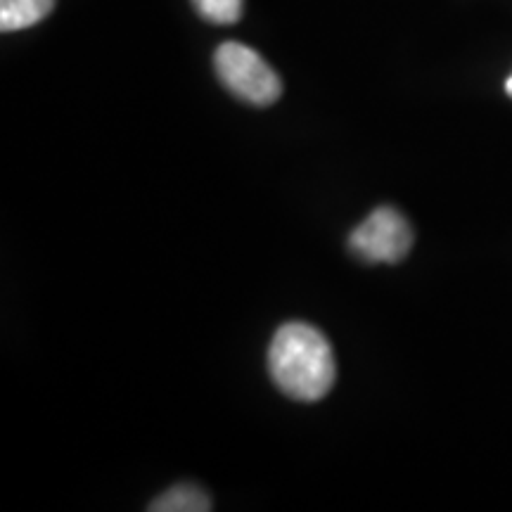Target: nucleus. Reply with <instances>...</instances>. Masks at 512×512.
<instances>
[{
    "mask_svg": "<svg viewBox=\"0 0 512 512\" xmlns=\"http://www.w3.org/2000/svg\"><path fill=\"white\" fill-rule=\"evenodd\" d=\"M152 512H207L211 510L209 496L200 486L178 484L150 505Z\"/></svg>",
    "mask_w": 512,
    "mask_h": 512,
    "instance_id": "nucleus-5",
    "label": "nucleus"
},
{
    "mask_svg": "<svg viewBox=\"0 0 512 512\" xmlns=\"http://www.w3.org/2000/svg\"><path fill=\"white\" fill-rule=\"evenodd\" d=\"M505 91H508V95L512 98V76L508 79V83H505Z\"/></svg>",
    "mask_w": 512,
    "mask_h": 512,
    "instance_id": "nucleus-7",
    "label": "nucleus"
},
{
    "mask_svg": "<svg viewBox=\"0 0 512 512\" xmlns=\"http://www.w3.org/2000/svg\"><path fill=\"white\" fill-rule=\"evenodd\" d=\"M268 370L273 382L297 401L323 399L337 377L330 342L306 323H287L275 332L268 349Z\"/></svg>",
    "mask_w": 512,
    "mask_h": 512,
    "instance_id": "nucleus-1",
    "label": "nucleus"
},
{
    "mask_svg": "<svg viewBox=\"0 0 512 512\" xmlns=\"http://www.w3.org/2000/svg\"><path fill=\"white\" fill-rule=\"evenodd\" d=\"M349 247L373 264H394L411 252L413 228L396 209L380 207L351 233Z\"/></svg>",
    "mask_w": 512,
    "mask_h": 512,
    "instance_id": "nucleus-3",
    "label": "nucleus"
},
{
    "mask_svg": "<svg viewBox=\"0 0 512 512\" xmlns=\"http://www.w3.org/2000/svg\"><path fill=\"white\" fill-rule=\"evenodd\" d=\"M214 67L223 86L249 105H273L283 93V83L271 64L245 43H223L214 55Z\"/></svg>",
    "mask_w": 512,
    "mask_h": 512,
    "instance_id": "nucleus-2",
    "label": "nucleus"
},
{
    "mask_svg": "<svg viewBox=\"0 0 512 512\" xmlns=\"http://www.w3.org/2000/svg\"><path fill=\"white\" fill-rule=\"evenodd\" d=\"M55 8V0H0V29H29L43 22Z\"/></svg>",
    "mask_w": 512,
    "mask_h": 512,
    "instance_id": "nucleus-4",
    "label": "nucleus"
},
{
    "mask_svg": "<svg viewBox=\"0 0 512 512\" xmlns=\"http://www.w3.org/2000/svg\"><path fill=\"white\" fill-rule=\"evenodd\" d=\"M192 5L211 24H235L242 17V0H192Z\"/></svg>",
    "mask_w": 512,
    "mask_h": 512,
    "instance_id": "nucleus-6",
    "label": "nucleus"
}]
</instances>
